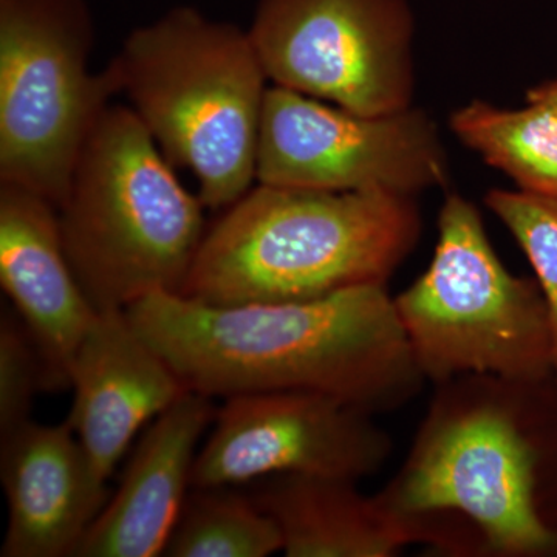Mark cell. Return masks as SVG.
Returning a JSON list of instances; mask_svg holds the SVG:
<instances>
[{
	"instance_id": "30bf717a",
	"label": "cell",
	"mask_w": 557,
	"mask_h": 557,
	"mask_svg": "<svg viewBox=\"0 0 557 557\" xmlns=\"http://www.w3.org/2000/svg\"><path fill=\"white\" fill-rule=\"evenodd\" d=\"M375 418L310 392L225 398L194 465L193 487H236L277 474L361 482L380 472L394 450Z\"/></svg>"
},
{
	"instance_id": "8992f818",
	"label": "cell",
	"mask_w": 557,
	"mask_h": 557,
	"mask_svg": "<svg viewBox=\"0 0 557 557\" xmlns=\"http://www.w3.org/2000/svg\"><path fill=\"white\" fill-rule=\"evenodd\" d=\"M395 309L428 383L469 373L553 376L552 327L536 277L505 267L478 207L446 194L434 258Z\"/></svg>"
},
{
	"instance_id": "9a60e30c",
	"label": "cell",
	"mask_w": 557,
	"mask_h": 557,
	"mask_svg": "<svg viewBox=\"0 0 557 557\" xmlns=\"http://www.w3.org/2000/svg\"><path fill=\"white\" fill-rule=\"evenodd\" d=\"M358 483L277 474L258 480L249 496L276 523L288 557H394L418 545L409 523Z\"/></svg>"
},
{
	"instance_id": "e0dca14e",
	"label": "cell",
	"mask_w": 557,
	"mask_h": 557,
	"mask_svg": "<svg viewBox=\"0 0 557 557\" xmlns=\"http://www.w3.org/2000/svg\"><path fill=\"white\" fill-rule=\"evenodd\" d=\"M282 552L273 519L233 487H193L170 544V557H267Z\"/></svg>"
},
{
	"instance_id": "6da1fadb",
	"label": "cell",
	"mask_w": 557,
	"mask_h": 557,
	"mask_svg": "<svg viewBox=\"0 0 557 557\" xmlns=\"http://www.w3.org/2000/svg\"><path fill=\"white\" fill-rule=\"evenodd\" d=\"M375 496L442 556H557L555 376L434 384L408 456Z\"/></svg>"
},
{
	"instance_id": "ffe728a7",
	"label": "cell",
	"mask_w": 557,
	"mask_h": 557,
	"mask_svg": "<svg viewBox=\"0 0 557 557\" xmlns=\"http://www.w3.org/2000/svg\"><path fill=\"white\" fill-rule=\"evenodd\" d=\"M528 102H542L557 112V78L545 81L527 91Z\"/></svg>"
},
{
	"instance_id": "277c9868",
	"label": "cell",
	"mask_w": 557,
	"mask_h": 557,
	"mask_svg": "<svg viewBox=\"0 0 557 557\" xmlns=\"http://www.w3.org/2000/svg\"><path fill=\"white\" fill-rule=\"evenodd\" d=\"M119 95L201 203L225 211L256 185L270 79L248 30L175 7L135 28L109 62Z\"/></svg>"
},
{
	"instance_id": "3957f363",
	"label": "cell",
	"mask_w": 557,
	"mask_h": 557,
	"mask_svg": "<svg viewBox=\"0 0 557 557\" xmlns=\"http://www.w3.org/2000/svg\"><path fill=\"white\" fill-rule=\"evenodd\" d=\"M421 228L417 197L256 183L207 230L178 295L245 306L387 285Z\"/></svg>"
},
{
	"instance_id": "8fae6325",
	"label": "cell",
	"mask_w": 557,
	"mask_h": 557,
	"mask_svg": "<svg viewBox=\"0 0 557 557\" xmlns=\"http://www.w3.org/2000/svg\"><path fill=\"white\" fill-rule=\"evenodd\" d=\"M0 284L38 347L44 392L67 391L98 311L65 255L58 208L21 186L0 185Z\"/></svg>"
},
{
	"instance_id": "52a82bcc",
	"label": "cell",
	"mask_w": 557,
	"mask_h": 557,
	"mask_svg": "<svg viewBox=\"0 0 557 557\" xmlns=\"http://www.w3.org/2000/svg\"><path fill=\"white\" fill-rule=\"evenodd\" d=\"M86 0H0V185L60 208L95 123L119 97L112 70L90 72Z\"/></svg>"
},
{
	"instance_id": "7c38bea8",
	"label": "cell",
	"mask_w": 557,
	"mask_h": 557,
	"mask_svg": "<svg viewBox=\"0 0 557 557\" xmlns=\"http://www.w3.org/2000/svg\"><path fill=\"white\" fill-rule=\"evenodd\" d=\"M67 423L108 483L141 428L188 388L126 311H98L73 359Z\"/></svg>"
},
{
	"instance_id": "2e32d148",
	"label": "cell",
	"mask_w": 557,
	"mask_h": 557,
	"mask_svg": "<svg viewBox=\"0 0 557 557\" xmlns=\"http://www.w3.org/2000/svg\"><path fill=\"white\" fill-rule=\"evenodd\" d=\"M450 131L518 189L557 196V112L542 102L500 109L471 101L450 115Z\"/></svg>"
},
{
	"instance_id": "5b68a950",
	"label": "cell",
	"mask_w": 557,
	"mask_h": 557,
	"mask_svg": "<svg viewBox=\"0 0 557 557\" xmlns=\"http://www.w3.org/2000/svg\"><path fill=\"white\" fill-rule=\"evenodd\" d=\"M203 209L129 106L112 102L58 208L65 255L91 306L126 311L180 293L207 234Z\"/></svg>"
},
{
	"instance_id": "d6986e66",
	"label": "cell",
	"mask_w": 557,
	"mask_h": 557,
	"mask_svg": "<svg viewBox=\"0 0 557 557\" xmlns=\"http://www.w3.org/2000/svg\"><path fill=\"white\" fill-rule=\"evenodd\" d=\"M44 392L42 361L16 311L0 318V438L32 421L36 395Z\"/></svg>"
},
{
	"instance_id": "ac0fdd59",
	"label": "cell",
	"mask_w": 557,
	"mask_h": 557,
	"mask_svg": "<svg viewBox=\"0 0 557 557\" xmlns=\"http://www.w3.org/2000/svg\"><path fill=\"white\" fill-rule=\"evenodd\" d=\"M486 208L512 234L534 270L552 327L553 376L557 381V196L490 189Z\"/></svg>"
},
{
	"instance_id": "5bb4252c",
	"label": "cell",
	"mask_w": 557,
	"mask_h": 557,
	"mask_svg": "<svg viewBox=\"0 0 557 557\" xmlns=\"http://www.w3.org/2000/svg\"><path fill=\"white\" fill-rule=\"evenodd\" d=\"M214 416L212 398L186 391L153 418L76 557L164 555L193 490L200 438Z\"/></svg>"
},
{
	"instance_id": "7a4b0ae2",
	"label": "cell",
	"mask_w": 557,
	"mask_h": 557,
	"mask_svg": "<svg viewBox=\"0 0 557 557\" xmlns=\"http://www.w3.org/2000/svg\"><path fill=\"white\" fill-rule=\"evenodd\" d=\"M126 314L188 391L212 399L310 392L379 417L428 383L387 285L245 306L157 293Z\"/></svg>"
},
{
	"instance_id": "9c48e42d",
	"label": "cell",
	"mask_w": 557,
	"mask_h": 557,
	"mask_svg": "<svg viewBox=\"0 0 557 557\" xmlns=\"http://www.w3.org/2000/svg\"><path fill=\"white\" fill-rule=\"evenodd\" d=\"M448 153L435 121L416 106L362 115L270 86L256 183L313 190H381L417 197L448 188Z\"/></svg>"
},
{
	"instance_id": "ba28073f",
	"label": "cell",
	"mask_w": 557,
	"mask_h": 557,
	"mask_svg": "<svg viewBox=\"0 0 557 557\" xmlns=\"http://www.w3.org/2000/svg\"><path fill=\"white\" fill-rule=\"evenodd\" d=\"M248 32L273 86L362 115L413 106L408 0H259Z\"/></svg>"
},
{
	"instance_id": "4fadbf2b",
	"label": "cell",
	"mask_w": 557,
	"mask_h": 557,
	"mask_svg": "<svg viewBox=\"0 0 557 557\" xmlns=\"http://www.w3.org/2000/svg\"><path fill=\"white\" fill-rule=\"evenodd\" d=\"M0 478L9 505L2 557L75 556L108 504V483L91 468L67 421H28L5 435Z\"/></svg>"
}]
</instances>
